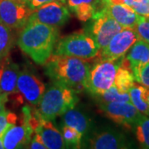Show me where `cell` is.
Listing matches in <instances>:
<instances>
[{"instance_id": "cell-1", "label": "cell", "mask_w": 149, "mask_h": 149, "mask_svg": "<svg viewBox=\"0 0 149 149\" xmlns=\"http://www.w3.org/2000/svg\"><path fill=\"white\" fill-rule=\"evenodd\" d=\"M58 37L59 30L56 27L38 22L27 21L21 29L17 45L34 62L45 65L53 54Z\"/></svg>"}, {"instance_id": "cell-2", "label": "cell", "mask_w": 149, "mask_h": 149, "mask_svg": "<svg viewBox=\"0 0 149 149\" xmlns=\"http://www.w3.org/2000/svg\"><path fill=\"white\" fill-rule=\"evenodd\" d=\"M44 65L46 74L53 81L67 85L75 91L85 89L91 67L85 60L52 54Z\"/></svg>"}, {"instance_id": "cell-3", "label": "cell", "mask_w": 149, "mask_h": 149, "mask_svg": "<svg viewBox=\"0 0 149 149\" xmlns=\"http://www.w3.org/2000/svg\"><path fill=\"white\" fill-rule=\"evenodd\" d=\"M78 101L76 91L74 89L53 81V84L45 91L37 105V111L42 118L52 121L74 108Z\"/></svg>"}, {"instance_id": "cell-4", "label": "cell", "mask_w": 149, "mask_h": 149, "mask_svg": "<svg viewBox=\"0 0 149 149\" xmlns=\"http://www.w3.org/2000/svg\"><path fill=\"white\" fill-rule=\"evenodd\" d=\"M99 52L94 39L85 32H76L60 39L54 49V55L69 56L90 60Z\"/></svg>"}, {"instance_id": "cell-5", "label": "cell", "mask_w": 149, "mask_h": 149, "mask_svg": "<svg viewBox=\"0 0 149 149\" xmlns=\"http://www.w3.org/2000/svg\"><path fill=\"white\" fill-rule=\"evenodd\" d=\"M120 60V59H119ZM119 60L99 61L90 69L85 90L93 95H100L113 85Z\"/></svg>"}, {"instance_id": "cell-6", "label": "cell", "mask_w": 149, "mask_h": 149, "mask_svg": "<svg viewBox=\"0 0 149 149\" xmlns=\"http://www.w3.org/2000/svg\"><path fill=\"white\" fill-rule=\"evenodd\" d=\"M139 40L135 29L123 28L113 37L105 47L100 49L94 58L97 61H113L125 56L129 49Z\"/></svg>"}, {"instance_id": "cell-7", "label": "cell", "mask_w": 149, "mask_h": 149, "mask_svg": "<svg viewBox=\"0 0 149 149\" xmlns=\"http://www.w3.org/2000/svg\"><path fill=\"white\" fill-rule=\"evenodd\" d=\"M99 108L105 117L128 130H133L143 114L131 102H100Z\"/></svg>"}, {"instance_id": "cell-8", "label": "cell", "mask_w": 149, "mask_h": 149, "mask_svg": "<svg viewBox=\"0 0 149 149\" xmlns=\"http://www.w3.org/2000/svg\"><path fill=\"white\" fill-rule=\"evenodd\" d=\"M104 8L94 13L91 18L93 22L91 33H88L94 39L99 50L105 47L112 38L123 29L115 19L107 13Z\"/></svg>"}, {"instance_id": "cell-9", "label": "cell", "mask_w": 149, "mask_h": 149, "mask_svg": "<svg viewBox=\"0 0 149 149\" xmlns=\"http://www.w3.org/2000/svg\"><path fill=\"white\" fill-rule=\"evenodd\" d=\"M88 148L93 149H122L132 148V143L123 133L113 128L92 131L85 138Z\"/></svg>"}, {"instance_id": "cell-10", "label": "cell", "mask_w": 149, "mask_h": 149, "mask_svg": "<svg viewBox=\"0 0 149 149\" xmlns=\"http://www.w3.org/2000/svg\"><path fill=\"white\" fill-rule=\"evenodd\" d=\"M70 18V12L65 3L54 1L46 3L32 11L28 21L38 22L49 26L60 27Z\"/></svg>"}, {"instance_id": "cell-11", "label": "cell", "mask_w": 149, "mask_h": 149, "mask_svg": "<svg viewBox=\"0 0 149 149\" xmlns=\"http://www.w3.org/2000/svg\"><path fill=\"white\" fill-rule=\"evenodd\" d=\"M32 11L26 4L15 0H0V22L13 30L27 24Z\"/></svg>"}, {"instance_id": "cell-12", "label": "cell", "mask_w": 149, "mask_h": 149, "mask_svg": "<svg viewBox=\"0 0 149 149\" xmlns=\"http://www.w3.org/2000/svg\"><path fill=\"white\" fill-rule=\"evenodd\" d=\"M17 87L22 99L33 106L39 104L46 91L42 81L27 69L20 70Z\"/></svg>"}, {"instance_id": "cell-13", "label": "cell", "mask_w": 149, "mask_h": 149, "mask_svg": "<svg viewBox=\"0 0 149 149\" xmlns=\"http://www.w3.org/2000/svg\"><path fill=\"white\" fill-rule=\"evenodd\" d=\"M34 131L22 118L6 130L2 139L4 148L14 149L26 148L29 145Z\"/></svg>"}, {"instance_id": "cell-14", "label": "cell", "mask_w": 149, "mask_h": 149, "mask_svg": "<svg viewBox=\"0 0 149 149\" xmlns=\"http://www.w3.org/2000/svg\"><path fill=\"white\" fill-rule=\"evenodd\" d=\"M20 70L8 56L0 62V92L8 95L18 94L17 83Z\"/></svg>"}, {"instance_id": "cell-15", "label": "cell", "mask_w": 149, "mask_h": 149, "mask_svg": "<svg viewBox=\"0 0 149 149\" xmlns=\"http://www.w3.org/2000/svg\"><path fill=\"white\" fill-rule=\"evenodd\" d=\"M34 133L39 134L47 149L66 148L62 134L51 120L42 118Z\"/></svg>"}, {"instance_id": "cell-16", "label": "cell", "mask_w": 149, "mask_h": 149, "mask_svg": "<svg viewBox=\"0 0 149 149\" xmlns=\"http://www.w3.org/2000/svg\"><path fill=\"white\" fill-rule=\"evenodd\" d=\"M104 8L107 13L115 19L123 28L135 29L141 17V15L133 10L132 7L126 4H107Z\"/></svg>"}, {"instance_id": "cell-17", "label": "cell", "mask_w": 149, "mask_h": 149, "mask_svg": "<svg viewBox=\"0 0 149 149\" xmlns=\"http://www.w3.org/2000/svg\"><path fill=\"white\" fill-rule=\"evenodd\" d=\"M61 116L64 125L77 129L82 134L83 138L89 136L94 129L93 122L91 118L84 113L74 109V107L67 110Z\"/></svg>"}, {"instance_id": "cell-18", "label": "cell", "mask_w": 149, "mask_h": 149, "mask_svg": "<svg viewBox=\"0 0 149 149\" xmlns=\"http://www.w3.org/2000/svg\"><path fill=\"white\" fill-rule=\"evenodd\" d=\"M130 63L132 71L149 64V43L139 39L129 49L126 56Z\"/></svg>"}, {"instance_id": "cell-19", "label": "cell", "mask_w": 149, "mask_h": 149, "mask_svg": "<svg viewBox=\"0 0 149 149\" xmlns=\"http://www.w3.org/2000/svg\"><path fill=\"white\" fill-rule=\"evenodd\" d=\"M97 0H67L68 6L81 22L91 19L95 13Z\"/></svg>"}, {"instance_id": "cell-20", "label": "cell", "mask_w": 149, "mask_h": 149, "mask_svg": "<svg viewBox=\"0 0 149 149\" xmlns=\"http://www.w3.org/2000/svg\"><path fill=\"white\" fill-rule=\"evenodd\" d=\"M144 85L133 83L132 87L129 89L128 94L130 95L131 103L135 106L141 113L149 116V105L144 99Z\"/></svg>"}, {"instance_id": "cell-21", "label": "cell", "mask_w": 149, "mask_h": 149, "mask_svg": "<svg viewBox=\"0 0 149 149\" xmlns=\"http://www.w3.org/2000/svg\"><path fill=\"white\" fill-rule=\"evenodd\" d=\"M135 81L132 70L119 65L115 74L113 85L122 93L128 92Z\"/></svg>"}, {"instance_id": "cell-22", "label": "cell", "mask_w": 149, "mask_h": 149, "mask_svg": "<svg viewBox=\"0 0 149 149\" xmlns=\"http://www.w3.org/2000/svg\"><path fill=\"white\" fill-rule=\"evenodd\" d=\"M14 42L13 29L0 22V62L8 56Z\"/></svg>"}, {"instance_id": "cell-23", "label": "cell", "mask_w": 149, "mask_h": 149, "mask_svg": "<svg viewBox=\"0 0 149 149\" xmlns=\"http://www.w3.org/2000/svg\"><path fill=\"white\" fill-rule=\"evenodd\" d=\"M133 130L141 148L149 149V116L142 114Z\"/></svg>"}, {"instance_id": "cell-24", "label": "cell", "mask_w": 149, "mask_h": 149, "mask_svg": "<svg viewBox=\"0 0 149 149\" xmlns=\"http://www.w3.org/2000/svg\"><path fill=\"white\" fill-rule=\"evenodd\" d=\"M62 136L66 148H80L82 144V134L73 127L64 125L62 128Z\"/></svg>"}, {"instance_id": "cell-25", "label": "cell", "mask_w": 149, "mask_h": 149, "mask_svg": "<svg viewBox=\"0 0 149 149\" xmlns=\"http://www.w3.org/2000/svg\"><path fill=\"white\" fill-rule=\"evenodd\" d=\"M95 99L100 102H131L128 92L122 93L113 85L100 95H95Z\"/></svg>"}, {"instance_id": "cell-26", "label": "cell", "mask_w": 149, "mask_h": 149, "mask_svg": "<svg viewBox=\"0 0 149 149\" xmlns=\"http://www.w3.org/2000/svg\"><path fill=\"white\" fill-rule=\"evenodd\" d=\"M18 120L17 116L14 113L10 111H4L0 114V137L2 138L6 130L11 125L16 123Z\"/></svg>"}, {"instance_id": "cell-27", "label": "cell", "mask_w": 149, "mask_h": 149, "mask_svg": "<svg viewBox=\"0 0 149 149\" xmlns=\"http://www.w3.org/2000/svg\"><path fill=\"white\" fill-rule=\"evenodd\" d=\"M135 31L139 35V39L149 43V17L141 16Z\"/></svg>"}, {"instance_id": "cell-28", "label": "cell", "mask_w": 149, "mask_h": 149, "mask_svg": "<svg viewBox=\"0 0 149 149\" xmlns=\"http://www.w3.org/2000/svg\"><path fill=\"white\" fill-rule=\"evenodd\" d=\"M134 79L137 82L149 87V64H147L133 72Z\"/></svg>"}, {"instance_id": "cell-29", "label": "cell", "mask_w": 149, "mask_h": 149, "mask_svg": "<svg viewBox=\"0 0 149 149\" xmlns=\"http://www.w3.org/2000/svg\"><path fill=\"white\" fill-rule=\"evenodd\" d=\"M131 7L139 15L149 17V0H134Z\"/></svg>"}, {"instance_id": "cell-30", "label": "cell", "mask_w": 149, "mask_h": 149, "mask_svg": "<svg viewBox=\"0 0 149 149\" xmlns=\"http://www.w3.org/2000/svg\"><path fill=\"white\" fill-rule=\"evenodd\" d=\"M54 1H60L62 3H65V0H26V5L31 9L32 11H34L37 9V8L44 5L46 3L54 2Z\"/></svg>"}, {"instance_id": "cell-31", "label": "cell", "mask_w": 149, "mask_h": 149, "mask_svg": "<svg viewBox=\"0 0 149 149\" xmlns=\"http://www.w3.org/2000/svg\"><path fill=\"white\" fill-rule=\"evenodd\" d=\"M29 148L32 149H47L45 144L43 143L42 140L39 134L34 133V136L32 137V139L29 143Z\"/></svg>"}, {"instance_id": "cell-32", "label": "cell", "mask_w": 149, "mask_h": 149, "mask_svg": "<svg viewBox=\"0 0 149 149\" xmlns=\"http://www.w3.org/2000/svg\"><path fill=\"white\" fill-rule=\"evenodd\" d=\"M8 101V95L5 93H0V114L6 110L5 105Z\"/></svg>"}, {"instance_id": "cell-33", "label": "cell", "mask_w": 149, "mask_h": 149, "mask_svg": "<svg viewBox=\"0 0 149 149\" xmlns=\"http://www.w3.org/2000/svg\"><path fill=\"white\" fill-rule=\"evenodd\" d=\"M133 2H134V0H124V3H125L126 5L130 6V7L133 5Z\"/></svg>"}, {"instance_id": "cell-34", "label": "cell", "mask_w": 149, "mask_h": 149, "mask_svg": "<svg viewBox=\"0 0 149 149\" xmlns=\"http://www.w3.org/2000/svg\"><path fill=\"white\" fill-rule=\"evenodd\" d=\"M4 148V146H3V139L0 137V149Z\"/></svg>"}, {"instance_id": "cell-35", "label": "cell", "mask_w": 149, "mask_h": 149, "mask_svg": "<svg viewBox=\"0 0 149 149\" xmlns=\"http://www.w3.org/2000/svg\"><path fill=\"white\" fill-rule=\"evenodd\" d=\"M15 1H17V2H20V3L26 4V0H15Z\"/></svg>"}, {"instance_id": "cell-36", "label": "cell", "mask_w": 149, "mask_h": 149, "mask_svg": "<svg viewBox=\"0 0 149 149\" xmlns=\"http://www.w3.org/2000/svg\"><path fill=\"white\" fill-rule=\"evenodd\" d=\"M0 93H1V92H0Z\"/></svg>"}]
</instances>
